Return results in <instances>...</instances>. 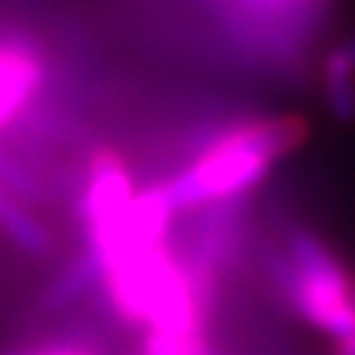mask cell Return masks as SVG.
Returning a JSON list of instances; mask_svg holds the SVG:
<instances>
[{
  "mask_svg": "<svg viewBox=\"0 0 355 355\" xmlns=\"http://www.w3.org/2000/svg\"><path fill=\"white\" fill-rule=\"evenodd\" d=\"M142 355H211L205 331L198 334H166L148 331L142 340Z\"/></svg>",
  "mask_w": 355,
  "mask_h": 355,
  "instance_id": "obj_8",
  "label": "cell"
},
{
  "mask_svg": "<svg viewBox=\"0 0 355 355\" xmlns=\"http://www.w3.org/2000/svg\"><path fill=\"white\" fill-rule=\"evenodd\" d=\"M266 271L292 311L334 343L355 340V274L311 229L295 227L266 253Z\"/></svg>",
  "mask_w": 355,
  "mask_h": 355,
  "instance_id": "obj_2",
  "label": "cell"
},
{
  "mask_svg": "<svg viewBox=\"0 0 355 355\" xmlns=\"http://www.w3.org/2000/svg\"><path fill=\"white\" fill-rule=\"evenodd\" d=\"M42 61L21 45H0V127L35 98L42 85Z\"/></svg>",
  "mask_w": 355,
  "mask_h": 355,
  "instance_id": "obj_4",
  "label": "cell"
},
{
  "mask_svg": "<svg viewBox=\"0 0 355 355\" xmlns=\"http://www.w3.org/2000/svg\"><path fill=\"white\" fill-rule=\"evenodd\" d=\"M98 284H103L101 263L89 250H82L45 284L42 305L48 311H64L69 305H74L76 300H82L85 295H89Z\"/></svg>",
  "mask_w": 355,
  "mask_h": 355,
  "instance_id": "obj_5",
  "label": "cell"
},
{
  "mask_svg": "<svg viewBox=\"0 0 355 355\" xmlns=\"http://www.w3.org/2000/svg\"><path fill=\"white\" fill-rule=\"evenodd\" d=\"M0 232L29 255H48L53 250V237L35 214L24 208L8 187L0 182Z\"/></svg>",
  "mask_w": 355,
  "mask_h": 355,
  "instance_id": "obj_6",
  "label": "cell"
},
{
  "mask_svg": "<svg viewBox=\"0 0 355 355\" xmlns=\"http://www.w3.org/2000/svg\"><path fill=\"white\" fill-rule=\"evenodd\" d=\"M305 137L308 124L300 116H271L232 127L205 145L187 168L161 182V190L174 211L240 200L266 179L279 158L297 150Z\"/></svg>",
  "mask_w": 355,
  "mask_h": 355,
  "instance_id": "obj_1",
  "label": "cell"
},
{
  "mask_svg": "<svg viewBox=\"0 0 355 355\" xmlns=\"http://www.w3.org/2000/svg\"><path fill=\"white\" fill-rule=\"evenodd\" d=\"M135 195L132 174L119 153L98 150L89 158L76 214L85 232V250L98 258L101 268L114 258L121 224Z\"/></svg>",
  "mask_w": 355,
  "mask_h": 355,
  "instance_id": "obj_3",
  "label": "cell"
},
{
  "mask_svg": "<svg viewBox=\"0 0 355 355\" xmlns=\"http://www.w3.org/2000/svg\"><path fill=\"white\" fill-rule=\"evenodd\" d=\"M324 95H327V108L329 114L343 121H355V66L347 64L343 53L329 51L324 61Z\"/></svg>",
  "mask_w": 355,
  "mask_h": 355,
  "instance_id": "obj_7",
  "label": "cell"
},
{
  "mask_svg": "<svg viewBox=\"0 0 355 355\" xmlns=\"http://www.w3.org/2000/svg\"><path fill=\"white\" fill-rule=\"evenodd\" d=\"M37 355H85L79 353V350H71V347H51V350H42Z\"/></svg>",
  "mask_w": 355,
  "mask_h": 355,
  "instance_id": "obj_11",
  "label": "cell"
},
{
  "mask_svg": "<svg viewBox=\"0 0 355 355\" xmlns=\"http://www.w3.org/2000/svg\"><path fill=\"white\" fill-rule=\"evenodd\" d=\"M0 182H3V187H8L24 203H37L40 200V187L37 182H35V177L6 148H0Z\"/></svg>",
  "mask_w": 355,
  "mask_h": 355,
  "instance_id": "obj_9",
  "label": "cell"
},
{
  "mask_svg": "<svg viewBox=\"0 0 355 355\" xmlns=\"http://www.w3.org/2000/svg\"><path fill=\"white\" fill-rule=\"evenodd\" d=\"M337 51H340L345 58H347V64L355 66V40H350V42H343V45H337Z\"/></svg>",
  "mask_w": 355,
  "mask_h": 355,
  "instance_id": "obj_10",
  "label": "cell"
}]
</instances>
